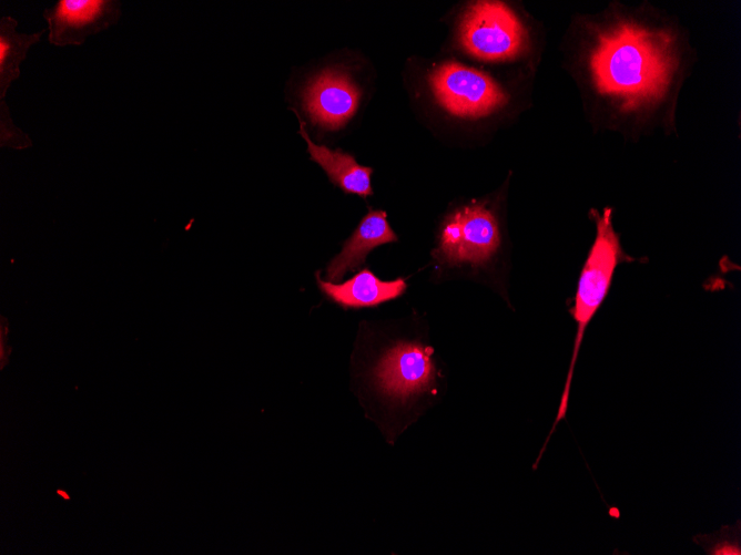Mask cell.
I'll use <instances>...</instances> for the list:
<instances>
[{
  "label": "cell",
  "instance_id": "1",
  "mask_svg": "<svg viewBox=\"0 0 741 555\" xmlns=\"http://www.w3.org/2000/svg\"><path fill=\"white\" fill-rule=\"evenodd\" d=\"M589 64L598 90L623 109L652 106L677 69L674 39L662 29L617 23L599 34Z\"/></svg>",
  "mask_w": 741,
  "mask_h": 555
},
{
  "label": "cell",
  "instance_id": "2",
  "mask_svg": "<svg viewBox=\"0 0 741 555\" xmlns=\"http://www.w3.org/2000/svg\"><path fill=\"white\" fill-rule=\"evenodd\" d=\"M503 245L500 225L487 199H470L447 210L432 250L435 277L478 278L490 270Z\"/></svg>",
  "mask_w": 741,
  "mask_h": 555
},
{
  "label": "cell",
  "instance_id": "3",
  "mask_svg": "<svg viewBox=\"0 0 741 555\" xmlns=\"http://www.w3.org/2000/svg\"><path fill=\"white\" fill-rule=\"evenodd\" d=\"M590 216L596 225V236L580 270L575 304L570 309V314L577 326L572 354L557 415L546 442L539 452V459L557 424L566 418L572 376L586 329L610 290L616 268L622 261L633 260L621 248L619 236L612 226V209L607 207L602 213L591 209Z\"/></svg>",
  "mask_w": 741,
  "mask_h": 555
},
{
  "label": "cell",
  "instance_id": "4",
  "mask_svg": "<svg viewBox=\"0 0 741 555\" xmlns=\"http://www.w3.org/2000/svg\"><path fill=\"white\" fill-rule=\"evenodd\" d=\"M425 89L437 107L461 121L488 117L507 103L505 91L490 75L454 60L432 64Z\"/></svg>",
  "mask_w": 741,
  "mask_h": 555
},
{
  "label": "cell",
  "instance_id": "5",
  "mask_svg": "<svg viewBox=\"0 0 741 555\" xmlns=\"http://www.w3.org/2000/svg\"><path fill=\"white\" fill-rule=\"evenodd\" d=\"M456 42L465 54L487 62L514 60L527 43L526 30L505 3L475 1L461 12Z\"/></svg>",
  "mask_w": 741,
  "mask_h": 555
},
{
  "label": "cell",
  "instance_id": "6",
  "mask_svg": "<svg viewBox=\"0 0 741 555\" xmlns=\"http://www.w3.org/2000/svg\"><path fill=\"white\" fill-rule=\"evenodd\" d=\"M434 350L415 341H400L387 348L372 373L374 388L390 401L405 403L434 392L438 372Z\"/></svg>",
  "mask_w": 741,
  "mask_h": 555
},
{
  "label": "cell",
  "instance_id": "7",
  "mask_svg": "<svg viewBox=\"0 0 741 555\" xmlns=\"http://www.w3.org/2000/svg\"><path fill=\"white\" fill-rule=\"evenodd\" d=\"M298 97L303 113L314 127L334 132L343 129L358 111L362 90L348 70L332 65L309 75Z\"/></svg>",
  "mask_w": 741,
  "mask_h": 555
},
{
  "label": "cell",
  "instance_id": "8",
  "mask_svg": "<svg viewBox=\"0 0 741 555\" xmlns=\"http://www.w3.org/2000/svg\"><path fill=\"white\" fill-rule=\"evenodd\" d=\"M121 16L122 3L116 0H59L43 11L49 42L60 48L81 45L116 24Z\"/></svg>",
  "mask_w": 741,
  "mask_h": 555
},
{
  "label": "cell",
  "instance_id": "9",
  "mask_svg": "<svg viewBox=\"0 0 741 555\" xmlns=\"http://www.w3.org/2000/svg\"><path fill=\"white\" fill-rule=\"evenodd\" d=\"M18 21L10 16L0 19V145L23 150L32 146V141L12 121L4 96L20 76V65L31 45L39 42L45 30L33 33L17 31Z\"/></svg>",
  "mask_w": 741,
  "mask_h": 555
},
{
  "label": "cell",
  "instance_id": "10",
  "mask_svg": "<svg viewBox=\"0 0 741 555\" xmlns=\"http://www.w3.org/2000/svg\"><path fill=\"white\" fill-rule=\"evenodd\" d=\"M397 235L382 209L369 208L352 235L343 243L341 251L326 266L327 281L338 282L347 273L359 269L367 255L375 248L396 243Z\"/></svg>",
  "mask_w": 741,
  "mask_h": 555
},
{
  "label": "cell",
  "instance_id": "11",
  "mask_svg": "<svg viewBox=\"0 0 741 555\" xmlns=\"http://www.w3.org/2000/svg\"><path fill=\"white\" fill-rule=\"evenodd\" d=\"M316 281L323 295L343 308L376 307L400 297L407 289L404 278L382 280L368 268L342 284L323 280L316 273Z\"/></svg>",
  "mask_w": 741,
  "mask_h": 555
},
{
  "label": "cell",
  "instance_id": "12",
  "mask_svg": "<svg viewBox=\"0 0 741 555\" xmlns=\"http://www.w3.org/2000/svg\"><path fill=\"white\" fill-rule=\"evenodd\" d=\"M298 119L300 135L305 140L311 161L322 167L331 183L346 194L367 197L373 194V168L361 165L355 157L342 150H333L315 143L306 131V124L297 110H293Z\"/></svg>",
  "mask_w": 741,
  "mask_h": 555
},
{
  "label": "cell",
  "instance_id": "13",
  "mask_svg": "<svg viewBox=\"0 0 741 555\" xmlns=\"http://www.w3.org/2000/svg\"><path fill=\"white\" fill-rule=\"evenodd\" d=\"M693 542L702 546L708 555H740V521L735 525L723 526L711 535H697Z\"/></svg>",
  "mask_w": 741,
  "mask_h": 555
}]
</instances>
